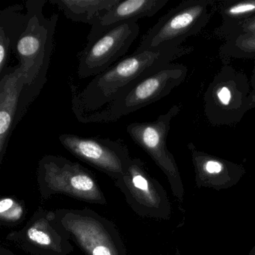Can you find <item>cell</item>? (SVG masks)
<instances>
[{
	"label": "cell",
	"instance_id": "1",
	"mask_svg": "<svg viewBox=\"0 0 255 255\" xmlns=\"http://www.w3.org/2000/svg\"><path fill=\"white\" fill-rule=\"evenodd\" d=\"M183 47L134 53L92 79L82 90L70 83L75 116L101 110L138 80L184 55Z\"/></svg>",
	"mask_w": 255,
	"mask_h": 255
},
{
	"label": "cell",
	"instance_id": "2",
	"mask_svg": "<svg viewBox=\"0 0 255 255\" xmlns=\"http://www.w3.org/2000/svg\"><path fill=\"white\" fill-rule=\"evenodd\" d=\"M188 74L181 64L171 63L131 85L115 101L101 110L76 116L82 123H111L117 122L150 104L168 96L180 86Z\"/></svg>",
	"mask_w": 255,
	"mask_h": 255
},
{
	"label": "cell",
	"instance_id": "3",
	"mask_svg": "<svg viewBox=\"0 0 255 255\" xmlns=\"http://www.w3.org/2000/svg\"><path fill=\"white\" fill-rule=\"evenodd\" d=\"M47 0H28L25 8L28 16L26 30L17 41L14 53L19 66L27 74L31 86L41 93L47 82V73L53 52V38L59 15L46 17Z\"/></svg>",
	"mask_w": 255,
	"mask_h": 255
},
{
	"label": "cell",
	"instance_id": "4",
	"mask_svg": "<svg viewBox=\"0 0 255 255\" xmlns=\"http://www.w3.org/2000/svg\"><path fill=\"white\" fill-rule=\"evenodd\" d=\"M37 183L41 198L57 194L106 205L107 198L92 171L63 156L46 155L38 162Z\"/></svg>",
	"mask_w": 255,
	"mask_h": 255
},
{
	"label": "cell",
	"instance_id": "5",
	"mask_svg": "<svg viewBox=\"0 0 255 255\" xmlns=\"http://www.w3.org/2000/svg\"><path fill=\"white\" fill-rule=\"evenodd\" d=\"M216 0H186L160 17L142 37L135 53L176 48L201 32L217 11Z\"/></svg>",
	"mask_w": 255,
	"mask_h": 255
},
{
	"label": "cell",
	"instance_id": "6",
	"mask_svg": "<svg viewBox=\"0 0 255 255\" xmlns=\"http://www.w3.org/2000/svg\"><path fill=\"white\" fill-rule=\"evenodd\" d=\"M58 225L86 255H128L116 225L90 209H58Z\"/></svg>",
	"mask_w": 255,
	"mask_h": 255
},
{
	"label": "cell",
	"instance_id": "7",
	"mask_svg": "<svg viewBox=\"0 0 255 255\" xmlns=\"http://www.w3.org/2000/svg\"><path fill=\"white\" fill-rule=\"evenodd\" d=\"M252 89L243 72L223 65L204 95V113L211 125L234 126L252 109Z\"/></svg>",
	"mask_w": 255,
	"mask_h": 255
},
{
	"label": "cell",
	"instance_id": "8",
	"mask_svg": "<svg viewBox=\"0 0 255 255\" xmlns=\"http://www.w3.org/2000/svg\"><path fill=\"white\" fill-rule=\"evenodd\" d=\"M180 110L181 106L176 104L153 122L129 124L127 132L131 139L148 154L166 176L174 197L179 201H183L184 186L175 159L167 147L171 122Z\"/></svg>",
	"mask_w": 255,
	"mask_h": 255
},
{
	"label": "cell",
	"instance_id": "9",
	"mask_svg": "<svg viewBox=\"0 0 255 255\" xmlns=\"http://www.w3.org/2000/svg\"><path fill=\"white\" fill-rule=\"evenodd\" d=\"M130 208L141 217L168 219L171 205L166 191L138 158H132L125 174L115 180Z\"/></svg>",
	"mask_w": 255,
	"mask_h": 255
},
{
	"label": "cell",
	"instance_id": "10",
	"mask_svg": "<svg viewBox=\"0 0 255 255\" xmlns=\"http://www.w3.org/2000/svg\"><path fill=\"white\" fill-rule=\"evenodd\" d=\"M39 95L19 65L0 76V163L14 129Z\"/></svg>",
	"mask_w": 255,
	"mask_h": 255
},
{
	"label": "cell",
	"instance_id": "11",
	"mask_svg": "<svg viewBox=\"0 0 255 255\" xmlns=\"http://www.w3.org/2000/svg\"><path fill=\"white\" fill-rule=\"evenodd\" d=\"M139 29L137 22H127L87 41L77 55L78 77H96L117 63L136 39Z\"/></svg>",
	"mask_w": 255,
	"mask_h": 255
},
{
	"label": "cell",
	"instance_id": "12",
	"mask_svg": "<svg viewBox=\"0 0 255 255\" xmlns=\"http://www.w3.org/2000/svg\"><path fill=\"white\" fill-rule=\"evenodd\" d=\"M6 240L32 255H69L71 238L58 225L55 211L39 207L24 227L10 232Z\"/></svg>",
	"mask_w": 255,
	"mask_h": 255
},
{
	"label": "cell",
	"instance_id": "13",
	"mask_svg": "<svg viewBox=\"0 0 255 255\" xmlns=\"http://www.w3.org/2000/svg\"><path fill=\"white\" fill-rule=\"evenodd\" d=\"M59 139L62 145L75 157L115 180L125 174L132 159L122 139L114 141L70 133L61 134Z\"/></svg>",
	"mask_w": 255,
	"mask_h": 255
},
{
	"label": "cell",
	"instance_id": "14",
	"mask_svg": "<svg viewBox=\"0 0 255 255\" xmlns=\"http://www.w3.org/2000/svg\"><path fill=\"white\" fill-rule=\"evenodd\" d=\"M189 149L195 171V184L198 188L215 190L229 189L239 183L246 173L240 164L201 151L192 144Z\"/></svg>",
	"mask_w": 255,
	"mask_h": 255
},
{
	"label": "cell",
	"instance_id": "15",
	"mask_svg": "<svg viewBox=\"0 0 255 255\" xmlns=\"http://www.w3.org/2000/svg\"><path fill=\"white\" fill-rule=\"evenodd\" d=\"M168 2V0H119L96 25L92 26L87 41L122 23L153 17Z\"/></svg>",
	"mask_w": 255,
	"mask_h": 255
},
{
	"label": "cell",
	"instance_id": "16",
	"mask_svg": "<svg viewBox=\"0 0 255 255\" xmlns=\"http://www.w3.org/2000/svg\"><path fill=\"white\" fill-rule=\"evenodd\" d=\"M25 6L13 5L0 12V74L8 70L11 51L15 50L17 41L26 30L27 14L22 12Z\"/></svg>",
	"mask_w": 255,
	"mask_h": 255
},
{
	"label": "cell",
	"instance_id": "17",
	"mask_svg": "<svg viewBox=\"0 0 255 255\" xmlns=\"http://www.w3.org/2000/svg\"><path fill=\"white\" fill-rule=\"evenodd\" d=\"M64 15L77 23L93 26L119 2V0H50Z\"/></svg>",
	"mask_w": 255,
	"mask_h": 255
},
{
	"label": "cell",
	"instance_id": "18",
	"mask_svg": "<svg viewBox=\"0 0 255 255\" xmlns=\"http://www.w3.org/2000/svg\"><path fill=\"white\" fill-rule=\"evenodd\" d=\"M217 11L223 19V26H235L255 16V0L218 1Z\"/></svg>",
	"mask_w": 255,
	"mask_h": 255
},
{
	"label": "cell",
	"instance_id": "19",
	"mask_svg": "<svg viewBox=\"0 0 255 255\" xmlns=\"http://www.w3.org/2000/svg\"><path fill=\"white\" fill-rule=\"evenodd\" d=\"M224 56L255 59V35H240L228 38L222 47Z\"/></svg>",
	"mask_w": 255,
	"mask_h": 255
},
{
	"label": "cell",
	"instance_id": "20",
	"mask_svg": "<svg viewBox=\"0 0 255 255\" xmlns=\"http://www.w3.org/2000/svg\"><path fill=\"white\" fill-rule=\"evenodd\" d=\"M25 207L13 198H4L0 201V221L2 225H17L23 220Z\"/></svg>",
	"mask_w": 255,
	"mask_h": 255
},
{
	"label": "cell",
	"instance_id": "21",
	"mask_svg": "<svg viewBox=\"0 0 255 255\" xmlns=\"http://www.w3.org/2000/svg\"><path fill=\"white\" fill-rule=\"evenodd\" d=\"M231 30L232 33L230 35L229 38L240 35H255V16L235 26Z\"/></svg>",
	"mask_w": 255,
	"mask_h": 255
},
{
	"label": "cell",
	"instance_id": "22",
	"mask_svg": "<svg viewBox=\"0 0 255 255\" xmlns=\"http://www.w3.org/2000/svg\"><path fill=\"white\" fill-rule=\"evenodd\" d=\"M251 84H252L253 92H255V69H254L253 75H252V80H251Z\"/></svg>",
	"mask_w": 255,
	"mask_h": 255
},
{
	"label": "cell",
	"instance_id": "23",
	"mask_svg": "<svg viewBox=\"0 0 255 255\" xmlns=\"http://www.w3.org/2000/svg\"><path fill=\"white\" fill-rule=\"evenodd\" d=\"M1 255H14V254L11 253L10 251L7 250L4 248H2L1 249Z\"/></svg>",
	"mask_w": 255,
	"mask_h": 255
},
{
	"label": "cell",
	"instance_id": "24",
	"mask_svg": "<svg viewBox=\"0 0 255 255\" xmlns=\"http://www.w3.org/2000/svg\"><path fill=\"white\" fill-rule=\"evenodd\" d=\"M252 108H255V92H253V93H252Z\"/></svg>",
	"mask_w": 255,
	"mask_h": 255
},
{
	"label": "cell",
	"instance_id": "25",
	"mask_svg": "<svg viewBox=\"0 0 255 255\" xmlns=\"http://www.w3.org/2000/svg\"><path fill=\"white\" fill-rule=\"evenodd\" d=\"M248 255H255V246L253 249H252V250L249 252V254Z\"/></svg>",
	"mask_w": 255,
	"mask_h": 255
},
{
	"label": "cell",
	"instance_id": "26",
	"mask_svg": "<svg viewBox=\"0 0 255 255\" xmlns=\"http://www.w3.org/2000/svg\"></svg>",
	"mask_w": 255,
	"mask_h": 255
}]
</instances>
